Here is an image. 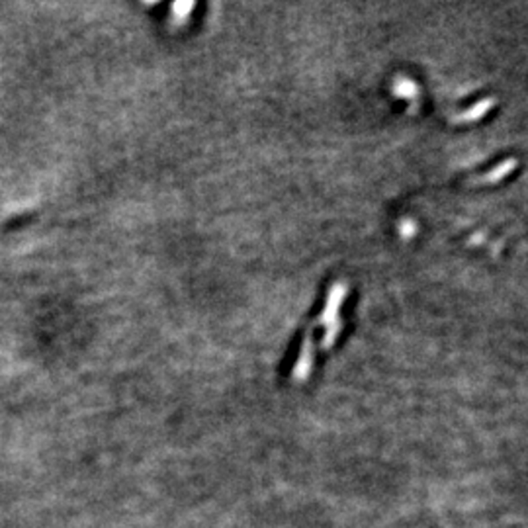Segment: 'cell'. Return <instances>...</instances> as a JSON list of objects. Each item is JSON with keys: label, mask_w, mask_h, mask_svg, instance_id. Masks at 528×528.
<instances>
[]
</instances>
